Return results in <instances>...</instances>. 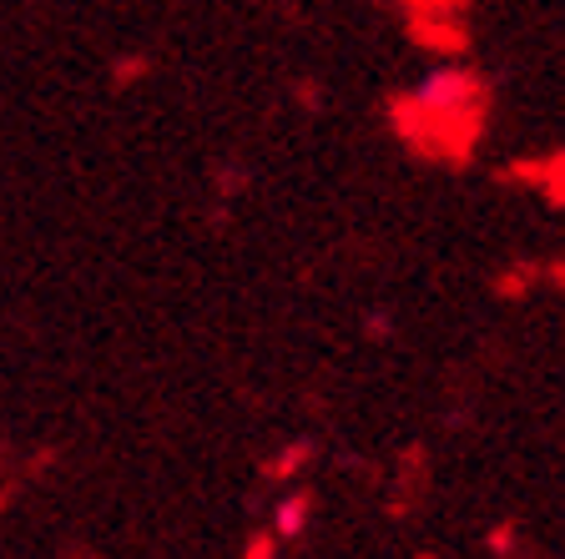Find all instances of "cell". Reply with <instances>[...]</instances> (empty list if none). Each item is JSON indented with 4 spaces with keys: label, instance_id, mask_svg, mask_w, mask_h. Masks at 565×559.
I'll return each instance as SVG.
<instances>
[]
</instances>
